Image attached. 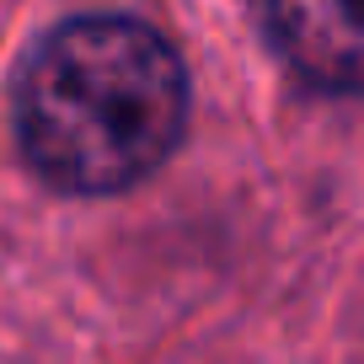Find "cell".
<instances>
[{"instance_id": "obj_1", "label": "cell", "mask_w": 364, "mask_h": 364, "mask_svg": "<svg viewBox=\"0 0 364 364\" xmlns=\"http://www.w3.org/2000/svg\"><path fill=\"white\" fill-rule=\"evenodd\" d=\"M188 70L134 16H75L54 27L16 80V134L38 177L65 193H118L177 150Z\"/></svg>"}, {"instance_id": "obj_2", "label": "cell", "mask_w": 364, "mask_h": 364, "mask_svg": "<svg viewBox=\"0 0 364 364\" xmlns=\"http://www.w3.org/2000/svg\"><path fill=\"white\" fill-rule=\"evenodd\" d=\"M279 54L321 91H364V0H268Z\"/></svg>"}]
</instances>
